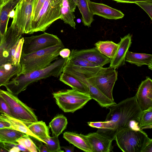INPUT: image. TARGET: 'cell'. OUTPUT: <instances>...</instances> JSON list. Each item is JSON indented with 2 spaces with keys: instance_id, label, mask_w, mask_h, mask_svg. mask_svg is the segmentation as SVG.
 Instances as JSON below:
<instances>
[{
  "instance_id": "cell-1",
  "label": "cell",
  "mask_w": 152,
  "mask_h": 152,
  "mask_svg": "<svg viewBox=\"0 0 152 152\" xmlns=\"http://www.w3.org/2000/svg\"><path fill=\"white\" fill-rule=\"evenodd\" d=\"M109 108L110 111L105 121L109 122V129L106 130L98 129L96 132L113 140L116 133L121 129L127 128L140 129L139 123L142 111L135 95L124 100Z\"/></svg>"
},
{
  "instance_id": "cell-2",
  "label": "cell",
  "mask_w": 152,
  "mask_h": 152,
  "mask_svg": "<svg viewBox=\"0 0 152 152\" xmlns=\"http://www.w3.org/2000/svg\"><path fill=\"white\" fill-rule=\"evenodd\" d=\"M68 58L58 57L45 68L28 73L18 74L5 84L7 90L17 96L25 90L30 84L50 77H58L63 72V69Z\"/></svg>"
},
{
  "instance_id": "cell-3",
  "label": "cell",
  "mask_w": 152,
  "mask_h": 152,
  "mask_svg": "<svg viewBox=\"0 0 152 152\" xmlns=\"http://www.w3.org/2000/svg\"><path fill=\"white\" fill-rule=\"evenodd\" d=\"M64 48L62 42L30 54H21L20 60L21 70L18 74L45 68L58 58L60 51Z\"/></svg>"
},
{
  "instance_id": "cell-4",
  "label": "cell",
  "mask_w": 152,
  "mask_h": 152,
  "mask_svg": "<svg viewBox=\"0 0 152 152\" xmlns=\"http://www.w3.org/2000/svg\"><path fill=\"white\" fill-rule=\"evenodd\" d=\"M151 140L142 130L130 128L120 130L114 138L118 147L124 152H142Z\"/></svg>"
},
{
  "instance_id": "cell-5",
  "label": "cell",
  "mask_w": 152,
  "mask_h": 152,
  "mask_svg": "<svg viewBox=\"0 0 152 152\" xmlns=\"http://www.w3.org/2000/svg\"><path fill=\"white\" fill-rule=\"evenodd\" d=\"M62 0H46L31 23V34L45 31L53 22L61 18Z\"/></svg>"
},
{
  "instance_id": "cell-6",
  "label": "cell",
  "mask_w": 152,
  "mask_h": 152,
  "mask_svg": "<svg viewBox=\"0 0 152 152\" xmlns=\"http://www.w3.org/2000/svg\"><path fill=\"white\" fill-rule=\"evenodd\" d=\"M52 95L59 107L65 113H73L91 99L88 94L73 89L60 90Z\"/></svg>"
},
{
  "instance_id": "cell-7",
  "label": "cell",
  "mask_w": 152,
  "mask_h": 152,
  "mask_svg": "<svg viewBox=\"0 0 152 152\" xmlns=\"http://www.w3.org/2000/svg\"><path fill=\"white\" fill-rule=\"evenodd\" d=\"M0 96L8 104L12 117L19 119L26 124L38 121L32 109L20 101L17 96L7 91L0 89Z\"/></svg>"
},
{
  "instance_id": "cell-8",
  "label": "cell",
  "mask_w": 152,
  "mask_h": 152,
  "mask_svg": "<svg viewBox=\"0 0 152 152\" xmlns=\"http://www.w3.org/2000/svg\"><path fill=\"white\" fill-rule=\"evenodd\" d=\"M118 78L115 69L102 67L94 75L85 80L95 87L106 96L114 101L113 91Z\"/></svg>"
},
{
  "instance_id": "cell-9",
  "label": "cell",
  "mask_w": 152,
  "mask_h": 152,
  "mask_svg": "<svg viewBox=\"0 0 152 152\" xmlns=\"http://www.w3.org/2000/svg\"><path fill=\"white\" fill-rule=\"evenodd\" d=\"M34 0H21L15 7L12 25L22 34H31V22Z\"/></svg>"
},
{
  "instance_id": "cell-10",
  "label": "cell",
  "mask_w": 152,
  "mask_h": 152,
  "mask_svg": "<svg viewBox=\"0 0 152 152\" xmlns=\"http://www.w3.org/2000/svg\"><path fill=\"white\" fill-rule=\"evenodd\" d=\"M21 54H27L62 42L56 35L44 32L37 35L24 37Z\"/></svg>"
},
{
  "instance_id": "cell-11",
  "label": "cell",
  "mask_w": 152,
  "mask_h": 152,
  "mask_svg": "<svg viewBox=\"0 0 152 152\" xmlns=\"http://www.w3.org/2000/svg\"><path fill=\"white\" fill-rule=\"evenodd\" d=\"M22 34L17 28L12 25L7 28L3 42L0 46V66L5 64H12V50L22 37Z\"/></svg>"
},
{
  "instance_id": "cell-12",
  "label": "cell",
  "mask_w": 152,
  "mask_h": 152,
  "mask_svg": "<svg viewBox=\"0 0 152 152\" xmlns=\"http://www.w3.org/2000/svg\"><path fill=\"white\" fill-rule=\"evenodd\" d=\"M80 58L102 67L110 63L111 59L100 53L95 48L85 49H72L69 59Z\"/></svg>"
},
{
  "instance_id": "cell-13",
  "label": "cell",
  "mask_w": 152,
  "mask_h": 152,
  "mask_svg": "<svg viewBox=\"0 0 152 152\" xmlns=\"http://www.w3.org/2000/svg\"><path fill=\"white\" fill-rule=\"evenodd\" d=\"M135 96L142 111L152 107V80L150 77H146L142 81Z\"/></svg>"
},
{
  "instance_id": "cell-14",
  "label": "cell",
  "mask_w": 152,
  "mask_h": 152,
  "mask_svg": "<svg viewBox=\"0 0 152 152\" xmlns=\"http://www.w3.org/2000/svg\"><path fill=\"white\" fill-rule=\"evenodd\" d=\"M88 4L91 12L105 18L116 20L122 18L124 14L120 11L102 3L93 2L88 0Z\"/></svg>"
},
{
  "instance_id": "cell-15",
  "label": "cell",
  "mask_w": 152,
  "mask_h": 152,
  "mask_svg": "<svg viewBox=\"0 0 152 152\" xmlns=\"http://www.w3.org/2000/svg\"><path fill=\"white\" fill-rule=\"evenodd\" d=\"M132 35L129 34L121 38L116 52L113 58L111 60L110 67L116 69L125 64V57L132 44Z\"/></svg>"
},
{
  "instance_id": "cell-16",
  "label": "cell",
  "mask_w": 152,
  "mask_h": 152,
  "mask_svg": "<svg viewBox=\"0 0 152 152\" xmlns=\"http://www.w3.org/2000/svg\"><path fill=\"white\" fill-rule=\"evenodd\" d=\"M93 152H110L113 149V140L97 132L87 135Z\"/></svg>"
},
{
  "instance_id": "cell-17",
  "label": "cell",
  "mask_w": 152,
  "mask_h": 152,
  "mask_svg": "<svg viewBox=\"0 0 152 152\" xmlns=\"http://www.w3.org/2000/svg\"><path fill=\"white\" fill-rule=\"evenodd\" d=\"M63 137L70 143L82 150L86 152H93L87 135L66 132L64 133Z\"/></svg>"
},
{
  "instance_id": "cell-18",
  "label": "cell",
  "mask_w": 152,
  "mask_h": 152,
  "mask_svg": "<svg viewBox=\"0 0 152 152\" xmlns=\"http://www.w3.org/2000/svg\"><path fill=\"white\" fill-rule=\"evenodd\" d=\"M77 6L72 0H62L61 19L75 29L76 24L74 20L75 17L74 12Z\"/></svg>"
},
{
  "instance_id": "cell-19",
  "label": "cell",
  "mask_w": 152,
  "mask_h": 152,
  "mask_svg": "<svg viewBox=\"0 0 152 152\" xmlns=\"http://www.w3.org/2000/svg\"><path fill=\"white\" fill-rule=\"evenodd\" d=\"M125 61L134 64L138 66L147 65L149 69L152 70V55L145 53L127 52Z\"/></svg>"
},
{
  "instance_id": "cell-20",
  "label": "cell",
  "mask_w": 152,
  "mask_h": 152,
  "mask_svg": "<svg viewBox=\"0 0 152 152\" xmlns=\"http://www.w3.org/2000/svg\"><path fill=\"white\" fill-rule=\"evenodd\" d=\"M85 84L88 87V95L91 99L96 101L102 107L109 108L116 104L114 101L109 98L98 88L91 85L86 80Z\"/></svg>"
},
{
  "instance_id": "cell-21",
  "label": "cell",
  "mask_w": 152,
  "mask_h": 152,
  "mask_svg": "<svg viewBox=\"0 0 152 152\" xmlns=\"http://www.w3.org/2000/svg\"><path fill=\"white\" fill-rule=\"evenodd\" d=\"M20 1L13 2L12 0H9L4 3L0 10V32L2 35H4L7 31L10 12L15 8Z\"/></svg>"
},
{
  "instance_id": "cell-22",
  "label": "cell",
  "mask_w": 152,
  "mask_h": 152,
  "mask_svg": "<svg viewBox=\"0 0 152 152\" xmlns=\"http://www.w3.org/2000/svg\"><path fill=\"white\" fill-rule=\"evenodd\" d=\"M20 64L14 65L7 64L0 66V87L8 83L10 79L20 72Z\"/></svg>"
},
{
  "instance_id": "cell-23",
  "label": "cell",
  "mask_w": 152,
  "mask_h": 152,
  "mask_svg": "<svg viewBox=\"0 0 152 152\" xmlns=\"http://www.w3.org/2000/svg\"><path fill=\"white\" fill-rule=\"evenodd\" d=\"M59 79L72 89L88 94V89L87 86L71 74L62 72L59 76Z\"/></svg>"
},
{
  "instance_id": "cell-24",
  "label": "cell",
  "mask_w": 152,
  "mask_h": 152,
  "mask_svg": "<svg viewBox=\"0 0 152 152\" xmlns=\"http://www.w3.org/2000/svg\"><path fill=\"white\" fill-rule=\"evenodd\" d=\"M1 115L10 123L12 129L27 134L37 140L45 144L44 141L34 135L23 122L4 114L2 113Z\"/></svg>"
},
{
  "instance_id": "cell-25",
  "label": "cell",
  "mask_w": 152,
  "mask_h": 152,
  "mask_svg": "<svg viewBox=\"0 0 152 152\" xmlns=\"http://www.w3.org/2000/svg\"><path fill=\"white\" fill-rule=\"evenodd\" d=\"M94 45L95 48L100 53L111 60L114 57L119 45L112 41H99Z\"/></svg>"
},
{
  "instance_id": "cell-26",
  "label": "cell",
  "mask_w": 152,
  "mask_h": 152,
  "mask_svg": "<svg viewBox=\"0 0 152 152\" xmlns=\"http://www.w3.org/2000/svg\"><path fill=\"white\" fill-rule=\"evenodd\" d=\"M26 124L34 135L44 142L50 137L49 128L44 122L38 121Z\"/></svg>"
},
{
  "instance_id": "cell-27",
  "label": "cell",
  "mask_w": 152,
  "mask_h": 152,
  "mask_svg": "<svg viewBox=\"0 0 152 152\" xmlns=\"http://www.w3.org/2000/svg\"><path fill=\"white\" fill-rule=\"evenodd\" d=\"M68 121L67 118L62 114L55 116L49 124L54 135L58 136L66 129Z\"/></svg>"
},
{
  "instance_id": "cell-28",
  "label": "cell",
  "mask_w": 152,
  "mask_h": 152,
  "mask_svg": "<svg viewBox=\"0 0 152 152\" xmlns=\"http://www.w3.org/2000/svg\"><path fill=\"white\" fill-rule=\"evenodd\" d=\"M25 134L12 128L0 129V142L18 143L17 140Z\"/></svg>"
},
{
  "instance_id": "cell-29",
  "label": "cell",
  "mask_w": 152,
  "mask_h": 152,
  "mask_svg": "<svg viewBox=\"0 0 152 152\" xmlns=\"http://www.w3.org/2000/svg\"><path fill=\"white\" fill-rule=\"evenodd\" d=\"M77 6L82 15V20L84 25L88 27L94 20V15L90 10L88 0H77Z\"/></svg>"
},
{
  "instance_id": "cell-30",
  "label": "cell",
  "mask_w": 152,
  "mask_h": 152,
  "mask_svg": "<svg viewBox=\"0 0 152 152\" xmlns=\"http://www.w3.org/2000/svg\"><path fill=\"white\" fill-rule=\"evenodd\" d=\"M139 127L142 130L152 128V107L142 111L140 118Z\"/></svg>"
},
{
  "instance_id": "cell-31",
  "label": "cell",
  "mask_w": 152,
  "mask_h": 152,
  "mask_svg": "<svg viewBox=\"0 0 152 152\" xmlns=\"http://www.w3.org/2000/svg\"><path fill=\"white\" fill-rule=\"evenodd\" d=\"M24 38L22 37L13 47L11 51L12 64L18 65L20 64Z\"/></svg>"
},
{
  "instance_id": "cell-32",
  "label": "cell",
  "mask_w": 152,
  "mask_h": 152,
  "mask_svg": "<svg viewBox=\"0 0 152 152\" xmlns=\"http://www.w3.org/2000/svg\"><path fill=\"white\" fill-rule=\"evenodd\" d=\"M17 143L28 149L29 152H39L38 148L28 135L25 134L17 140Z\"/></svg>"
},
{
  "instance_id": "cell-33",
  "label": "cell",
  "mask_w": 152,
  "mask_h": 152,
  "mask_svg": "<svg viewBox=\"0 0 152 152\" xmlns=\"http://www.w3.org/2000/svg\"><path fill=\"white\" fill-rule=\"evenodd\" d=\"M45 142L47 146L48 152H64L61 149L58 136L54 135L52 137L50 136Z\"/></svg>"
},
{
  "instance_id": "cell-34",
  "label": "cell",
  "mask_w": 152,
  "mask_h": 152,
  "mask_svg": "<svg viewBox=\"0 0 152 152\" xmlns=\"http://www.w3.org/2000/svg\"><path fill=\"white\" fill-rule=\"evenodd\" d=\"M46 0H34L33 7L31 24L35 20Z\"/></svg>"
},
{
  "instance_id": "cell-35",
  "label": "cell",
  "mask_w": 152,
  "mask_h": 152,
  "mask_svg": "<svg viewBox=\"0 0 152 152\" xmlns=\"http://www.w3.org/2000/svg\"><path fill=\"white\" fill-rule=\"evenodd\" d=\"M142 8L152 19V1H142L135 3Z\"/></svg>"
},
{
  "instance_id": "cell-36",
  "label": "cell",
  "mask_w": 152,
  "mask_h": 152,
  "mask_svg": "<svg viewBox=\"0 0 152 152\" xmlns=\"http://www.w3.org/2000/svg\"><path fill=\"white\" fill-rule=\"evenodd\" d=\"M0 113L12 117L11 111L8 104L4 99L0 96Z\"/></svg>"
},
{
  "instance_id": "cell-37",
  "label": "cell",
  "mask_w": 152,
  "mask_h": 152,
  "mask_svg": "<svg viewBox=\"0 0 152 152\" xmlns=\"http://www.w3.org/2000/svg\"><path fill=\"white\" fill-rule=\"evenodd\" d=\"M88 125L92 127L102 129H107L108 122L107 121L99 122H88Z\"/></svg>"
},
{
  "instance_id": "cell-38",
  "label": "cell",
  "mask_w": 152,
  "mask_h": 152,
  "mask_svg": "<svg viewBox=\"0 0 152 152\" xmlns=\"http://www.w3.org/2000/svg\"><path fill=\"white\" fill-rule=\"evenodd\" d=\"M11 128L10 123L0 114V129Z\"/></svg>"
},
{
  "instance_id": "cell-39",
  "label": "cell",
  "mask_w": 152,
  "mask_h": 152,
  "mask_svg": "<svg viewBox=\"0 0 152 152\" xmlns=\"http://www.w3.org/2000/svg\"><path fill=\"white\" fill-rule=\"evenodd\" d=\"M71 51L67 48H64L60 50L59 55L63 58H68L70 56Z\"/></svg>"
},
{
  "instance_id": "cell-40",
  "label": "cell",
  "mask_w": 152,
  "mask_h": 152,
  "mask_svg": "<svg viewBox=\"0 0 152 152\" xmlns=\"http://www.w3.org/2000/svg\"><path fill=\"white\" fill-rule=\"evenodd\" d=\"M117 2L123 3H134L142 1H152V0H113Z\"/></svg>"
},
{
  "instance_id": "cell-41",
  "label": "cell",
  "mask_w": 152,
  "mask_h": 152,
  "mask_svg": "<svg viewBox=\"0 0 152 152\" xmlns=\"http://www.w3.org/2000/svg\"><path fill=\"white\" fill-rule=\"evenodd\" d=\"M152 152V140H151L146 145L142 152Z\"/></svg>"
},
{
  "instance_id": "cell-42",
  "label": "cell",
  "mask_w": 152,
  "mask_h": 152,
  "mask_svg": "<svg viewBox=\"0 0 152 152\" xmlns=\"http://www.w3.org/2000/svg\"><path fill=\"white\" fill-rule=\"evenodd\" d=\"M9 152L5 142H0V152Z\"/></svg>"
},
{
  "instance_id": "cell-43",
  "label": "cell",
  "mask_w": 152,
  "mask_h": 152,
  "mask_svg": "<svg viewBox=\"0 0 152 152\" xmlns=\"http://www.w3.org/2000/svg\"><path fill=\"white\" fill-rule=\"evenodd\" d=\"M74 145L71 146H61V148L63 149L64 152H73L74 151Z\"/></svg>"
},
{
  "instance_id": "cell-44",
  "label": "cell",
  "mask_w": 152,
  "mask_h": 152,
  "mask_svg": "<svg viewBox=\"0 0 152 152\" xmlns=\"http://www.w3.org/2000/svg\"><path fill=\"white\" fill-rule=\"evenodd\" d=\"M39 152H48V148L46 145H43L42 143L39 145L38 148Z\"/></svg>"
},
{
  "instance_id": "cell-45",
  "label": "cell",
  "mask_w": 152,
  "mask_h": 152,
  "mask_svg": "<svg viewBox=\"0 0 152 152\" xmlns=\"http://www.w3.org/2000/svg\"><path fill=\"white\" fill-rule=\"evenodd\" d=\"M15 15V11L14 9L12 10L10 12L9 15V17L10 18H13L14 17Z\"/></svg>"
},
{
  "instance_id": "cell-46",
  "label": "cell",
  "mask_w": 152,
  "mask_h": 152,
  "mask_svg": "<svg viewBox=\"0 0 152 152\" xmlns=\"http://www.w3.org/2000/svg\"><path fill=\"white\" fill-rule=\"evenodd\" d=\"M4 35H2L0 32V46L2 43L4 39Z\"/></svg>"
},
{
  "instance_id": "cell-47",
  "label": "cell",
  "mask_w": 152,
  "mask_h": 152,
  "mask_svg": "<svg viewBox=\"0 0 152 152\" xmlns=\"http://www.w3.org/2000/svg\"><path fill=\"white\" fill-rule=\"evenodd\" d=\"M4 4L3 0H0V10Z\"/></svg>"
},
{
  "instance_id": "cell-48",
  "label": "cell",
  "mask_w": 152,
  "mask_h": 152,
  "mask_svg": "<svg viewBox=\"0 0 152 152\" xmlns=\"http://www.w3.org/2000/svg\"><path fill=\"white\" fill-rule=\"evenodd\" d=\"M76 3L77 5L78 4V0H72Z\"/></svg>"
},
{
  "instance_id": "cell-49",
  "label": "cell",
  "mask_w": 152,
  "mask_h": 152,
  "mask_svg": "<svg viewBox=\"0 0 152 152\" xmlns=\"http://www.w3.org/2000/svg\"><path fill=\"white\" fill-rule=\"evenodd\" d=\"M4 3H6L9 0H3Z\"/></svg>"
},
{
  "instance_id": "cell-50",
  "label": "cell",
  "mask_w": 152,
  "mask_h": 152,
  "mask_svg": "<svg viewBox=\"0 0 152 152\" xmlns=\"http://www.w3.org/2000/svg\"><path fill=\"white\" fill-rule=\"evenodd\" d=\"M21 1V0H12L13 1V2L15 1Z\"/></svg>"
}]
</instances>
